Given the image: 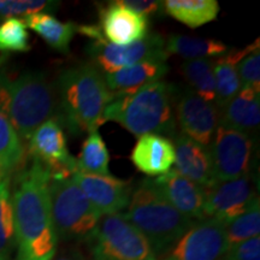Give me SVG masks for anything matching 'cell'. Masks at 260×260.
<instances>
[{
	"instance_id": "6da1fadb",
	"label": "cell",
	"mask_w": 260,
	"mask_h": 260,
	"mask_svg": "<svg viewBox=\"0 0 260 260\" xmlns=\"http://www.w3.org/2000/svg\"><path fill=\"white\" fill-rule=\"evenodd\" d=\"M51 172L37 159L18 177L12 197L17 260H53L58 239L52 218Z\"/></svg>"
},
{
	"instance_id": "7a4b0ae2",
	"label": "cell",
	"mask_w": 260,
	"mask_h": 260,
	"mask_svg": "<svg viewBox=\"0 0 260 260\" xmlns=\"http://www.w3.org/2000/svg\"><path fill=\"white\" fill-rule=\"evenodd\" d=\"M56 87V117L70 134L89 133L103 124L104 111L113 95L107 88L104 75L92 63L61 71Z\"/></svg>"
},
{
	"instance_id": "3957f363",
	"label": "cell",
	"mask_w": 260,
	"mask_h": 260,
	"mask_svg": "<svg viewBox=\"0 0 260 260\" xmlns=\"http://www.w3.org/2000/svg\"><path fill=\"white\" fill-rule=\"evenodd\" d=\"M175 95L176 89L171 83L157 81L129 95L113 98L104 111L103 119L118 123L138 138L145 134L174 138Z\"/></svg>"
},
{
	"instance_id": "277c9868",
	"label": "cell",
	"mask_w": 260,
	"mask_h": 260,
	"mask_svg": "<svg viewBox=\"0 0 260 260\" xmlns=\"http://www.w3.org/2000/svg\"><path fill=\"white\" fill-rule=\"evenodd\" d=\"M57 87L44 73L30 71L14 80L0 74V113L21 140L29 141L42 123L57 116Z\"/></svg>"
},
{
	"instance_id": "5b68a950",
	"label": "cell",
	"mask_w": 260,
	"mask_h": 260,
	"mask_svg": "<svg viewBox=\"0 0 260 260\" xmlns=\"http://www.w3.org/2000/svg\"><path fill=\"white\" fill-rule=\"evenodd\" d=\"M122 216L148 240L155 254L167 251L195 222L162 197L153 180L140 182Z\"/></svg>"
},
{
	"instance_id": "8992f818",
	"label": "cell",
	"mask_w": 260,
	"mask_h": 260,
	"mask_svg": "<svg viewBox=\"0 0 260 260\" xmlns=\"http://www.w3.org/2000/svg\"><path fill=\"white\" fill-rule=\"evenodd\" d=\"M48 194L58 239L86 241L102 219V213L75 183L73 177L51 176Z\"/></svg>"
},
{
	"instance_id": "52a82bcc",
	"label": "cell",
	"mask_w": 260,
	"mask_h": 260,
	"mask_svg": "<svg viewBox=\"0 0 260 260\" xmlns=\"http://www.w3.org/2000/svg\"><path fill=\"white\" fill-rule=\"evenodd\" d=\"M86 241L93 260H157L148 240L122 213L102 217Z\"/></svg>"
},
{
	"instance_id": "ba28073f",
	"label": "cell",
	"mask_w": 260,
	"mask_h": 260,
	"mask_svg": "<svg viewBox=\"0 0 260 260\" xmlns=\"http://www.w3.org/2000/svg\"><path fill=\"white\" fill-rule=\"evenodd\" d=\"M165 41L157 32H151L147 37L124 46H116L105 39L94 40L89 45L88 54L93 65L104 75L132 67V65L148 60L167 61Z\"/></svg>"
},
{
	"instance_id": "9c48e42d",
	"label": "cell",
	"mask_w": 260,
	"mask_h": 260,
	"mask_svg": "<svg viewBox=\"0 0 260 260\" xmlns=\"http://www.w3.org/2000/svg\"><path fill=\"white\" fill-rule=\"evenodd\" d=\"M228 247L225 225L214 219L198 220L165 251L161 260H222Z\"/></svg>"
},
{
	"instance_id": "30bf717a",
	"label": "cell",
	"mask_w": 260,
	"mask_h": 260,
	"mask_svg": "<svg viewBox=\"0 0 260 260\" xmlns=\"http://www.w3.org/2000/svg\"><path fill=\"white\" fill-rule=\"evenodd\" d=\"M217 182L246 176L252 155L251 135L219 125L209 146Z\"/></svg>"
},
{
	"instance_id": "8fae6325",
	"label": "cell",
	"mask_w": 260,
	"mask_h": 260,
	"mask_svg": "<svg viewBox=\"0 0 260 260\" xmlns=\"http://www.w3.org/2000/svg\"><path fill=\"white\" fill-rule=\"evenodd\" d=\"M32 159L44 164L51 176L73 177L76 172V158L70 154L63 125L57 117L39 126L29 139Z\"/></svg>"
},
{
	"instance_id": "7c38bea8",
	"label": "cell",
	"mask_w": 260,
	"mask_h": 260,
	"mask_svg": "<svg viewBox=\"0 0 260 260\" xmlns=\"http://www.w3.org/2000/svg\"><path fill=\"white\" fill-rule=\"evenodd\" d=\"M175 118L182 134L204 147H209L219 126V110L191 89L184 90L175 103Z\"/></svg>"
},
{
	"instance_id": "4fadbf2b",
	"label": "cell",
	"mask_w": 260,
	"mask_h": 260,
	"mask_svg": "<svg viewBox=\"0 0 260 260\" xmlns=\"http://www.w3.org/2000/svg\"><path fill=\"white\" fill-rule=\"evenodd\" d=\"M256 199L248 176L219 182L207 190L203 209V219H214L226 225L251 206Z\"/></svg>"
},
{
	"instance_id": "5bb4252c",
	"label": "cell",
	"mask_w": 260,
	"mask_h": 260,
	"mask_svg": "<svg viewBox=\"0 0 260 260\" xmlns=\"http://www.w3.org/2000/svg\"><path fill=\"white\" fill-rule=\"evenodd\" d=\"M75 183L80 187L100 213H121L128 206L133 188L129 181L102 175H89L76 171L73 175Z\"/></svg>"
},
{
	"instance_id": "9a60e30c",
	"label": "cell",
	"mask_w": 260,
	"mask_h": 260,
	"mask_svg": "<svg viewBox=\"0 0 260 260\" xmlns=\"http://www.w3.org/2000/svg\"><path fill=\"white\" fill-rule=\"evenodd\" d=\"M100 30L104 39L116 46H124L147 37L148 18L129 9L123 2H111L100 9Z\"/></svg>"
},
{
	"instance_id": "2e32d148",
	"label": "cell",
	"mask_w": 260,
	"mask_h": 260,
	"mask_svg": "<svg viewBox=\"0 0 260 260\" xmlns=\"http://www.w3.org/2000/svg\"><path fill=\"white\" fill-rule=\"evenodd\" d=\"M172 139L176 164L175 171L206 190L216 186L218 182L214 176L209 147L197 144L182 133H176Z\"/></svg>"
},
{
	"instance_id": "e0dca14e",
	"label": "cell",
	"mask_w": 260,
	"mask_h": 260,
	"mask_svg": "<svg viewBox=\"0 0 260 260\" xmlns=\"http://www.w3.org/2000/svg\"><path fill=\"white\" fill-rule=\"evenodd\" d=\"M154 184L162 197L178 212L191 220H203V209L207 190L195 182L170 170L155 178Z\"/></svg>"
},
{
	"instance_id": "ac0fdd59",
	"label": "cell",
	"mask_w": 260,
	"mask_h": 260,
	"mask_svg": "<svg viewBox=\"0 0 260 260\" xmlns=\"http://www.w3.org/2000/svg\"><path fill=\"white\" fill-rule=\"evenodd\" d=\"M139 171L148 176H161L175 164V147L170 139L158 134L141 135L130 155Z\"/></svg>"
},
{
	"instance_id": "d6986e66",
	"label": "cell",
	"mask_w": 260,
	"mask_h": 260,
	"mask_svg": "<svg viewBox=\"0 0 260 260\" xmlns=\"http://www.w3.org/2000/svg\"><path fill=\"white\" fill-rule=\"evenodd\" d=\"M170 70L167 61L148 60L132 65L116 73L104 75V80L113 98L129 95L148 84L160 81Z\"/></svg>"
},
{
	"instance_id": "ffe728a7",
	"label": "cell",
	"mask_w": 260,
	"mask_h": 260,
	"mask_svg": "<svg viewBox=\"0 0 260 260\" xmlns=\"http://www.w3.org/2000/svg\"><path fill=\"white\" fill-rule=\"evenodd\" d=\"M260 124V93L249 87H241L240 92L222 107L219 125L249 135Z\"/></svg>"
},
{
	"instance_id": "44dd1931",
	"label": "cell",
	"mask_w": 260,
	"mask_h": 260,
	"mask_svg": "<svg viewBox=\"0 0 260 260\" xmlns=\"http://www.w3.org/2000/svg\"><path fill=\"white\" fill-rule=\"evenodd\" d=\"M259 40L249 45L243 50L228 52L222 57L213 59V75L216 82V104L220 109L226 105L234 96L241 89L239 74H237V64L242 58L251 52L258 50Z\"/></svg>"
},
{
	"instance_id": "7402d4cb",
	"label": "cell",
	"mask_w": 260,
	"mask_h": 260,
	"mask_svg": "<svg viewBox=\"0 0 260 260\" xmlns=\"http://www.w3.org/2000/svg\"><path fill=\"white\" fill-rule=\"evenodd\" d=\"M25 27L34 30L48 46L68 54L70 44L79 25L73 22H61L47 12H38L24 18Z\"/></svg>"
},
{
	"instance_id": "603a6c76",
	"label": "cell",
	"mask_w": 260,
	"mask_h": 260,
	"mask_svg": "<svg viewBox=\"0 0 260 260\" xmlns=\"http://www.w3.org/2000/svg\"><path fill=\"white\" fill-rule=\"evenodd\" d=\"M164 48L168 56L177 54L187 60L210 59L211 57H222L229 52V47L219 40L181 34L170 35Z\"/></svg>"
},
{
	"instance_id": "cb8c5ba5",
	"label": "cell",
	"mask_w": 260,
	"mask_h": 260,
	"mask_svg": "<svg viewBox=\"0 0 260 260\" xmlns=\"http://www.w3.org/2000/svg\"><path fill=\"white\" fill-rule=\"evenodd\" d=\"M162 6L165 14L191 29L214 21L219 12L216 0H167Z\"/></svg>"
},
{
	"instance_id": "d4e9b609",
	"label": "cell",
	"mask_w": 260,
	"mask_h": 260,
	"mask_svg": "<svg viewBox=\"0 0 260 260\" xmlns=\"http://www.w3.org/2000/svg\"><path fill=\"white\" fill-rule=\"evenodd\" d=\"M110 154L103 136L98 129L90 130L84 140L79 157L76 158V171L89 175L110 176Z\"/></svg>"
},
{
	"instance_id": "484cf974",
	"label": "cell",
	"mask_w": 260,
	"mask_h": 260,
	"mask_svg": "<svg viewBox=\"0 0 260 260\" xmlns=\"http://www.w3.org/2000/svg\"><path fill=\"white\" fill-rule=\"evenodd\" d=\"M16 248L10 176L0 175V260H10Z\"/></svg>"
},
{
	"instance_id": "4316f807",
	"label": "cell",
	"mask_w": 260,
	"mask_h": 260,
	"mask_svg": "<svg viewBox=\"0 0 260 260\" xmlns=\"http://www.w3.org/2000/svg\"><path fill=\"white\" fill-rule=\"evenodd\" d=\"M182 74L197 95L216 104L213 59L186 60L182 64Z\"/></svg>"
},
{
	"instance_id": "83f0119b",
	"label": "cell",
	"mask_w": 260,
	"mask_h": 260,
	"mask_svg": "<svg viewBox=\"0 0 260 260\" xmlns=\"http://www.w3.org/2000/svg\"><path fill=\"white\" fill-rule=\"evenodd\" d=\"M22 140L11 123L0 113V175L10 176L23 159Z\"/></svg>"
},
{
	"instance_id": "f1b7e54d",
	"label": "cell",
	"mask_w": 260,
	"mask_h": 260,
	"mask_svg": "<svg viewBox=\"0 0 260 260\" xmlns=\"http://www.w3.org/2000/svg\"><path fill=\"white\" fill-rule=\"evenodd\" d=\"M228 245L246 241L258 237L260 234V205L259 198L242 214L225 225Z\"/></svg>"
},
{
	"instance_id": "f546056e",
	"label": "cell",
	"mask_w": 260,
	"mask_h": 260,
	"mask_svg": "<svg viewBox=\"0 0 260 260\" xmlns=\"http://www.w3.org/2000/svg\"><path fill=\"white\" fill-rule=\"evenodd\" d=\"M30 50L24 22L17 17L8 18L0 24V51L27 52Z\"/></svg>"
},
{
	"instance_id": "4dcf8cb0",
	"label": "cell",
	"mask_w": 260,
	"mask_h": 260,
	"mask_svg": "<svg viewBox=\"0 0 260 260\" xmlns=\"http://www.w3.org/2000/svg\"><path fill=\"white\" fill-rule=\"evenodd\" d=\"M59 6V2L48 0H0V18H15L16 16L38 14V12L54 11Z\"/></svg>"
},
{
	"instance_id": "1f68e13d",
	"label": "cell",
	"mask_w": 260,
	"mask_h": 260,
	"mask_svg": "<svg viewBox=\"0 0 260 260\" xmlns=\"http://www.w3.org/2000/svg\"><path fill=\"white\" fill-rule=\"evenodd\" d=\"M241 87H249L260 93V52L258 50L248 53L237 64Z\"/></svg>"
},
{
	"instance_id": "d6a6232c",
	"label": "cell",
	"mask_w": 260,
	"mask_h": 260,
	"mask_svg": "<svg viewBox=\"0 0 260 260\" xmlns=\"http://www.w3.org/2000/svg\"><path fill=\"white\" fill-rule=\"evenodd\" d=\"M224 260H260V237L246 240L228 247Z\"/></svg>"
},
{
	"instance_id": "836d02e7",
	"label": "cell",
	"mask_w": 260,
	"mask_h": 260,
	"mask_svg": "<svg viewBox=\"0 0 260 260\" xmlns=\"http://www.w3.org/2000/svg\"><path fill=\"white\" fill-rule=\"evenodd\" d=\"M123 4L134 10L138 14L148 16H159L165 14L162 2L158 0H122Z\"/></svg>"
},
{
	"instance_id": "e575fe53",
	"label": "cell",
	"mask_w": 260,
	"mask_h": 260,
	"mask_svg": "<svg viewBox=\"0 0 260 260\" xmlns=\"http://www.w3.org/2000/svg\"><path fill=\"white\" fill-rule=\"evenodd\" d=\"M54 260H82V259L75 254H65V255L58 256V258H56Z\"/></svg>"
}]
</instances>
